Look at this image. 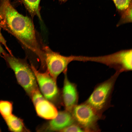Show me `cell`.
Segmentation results:
<instances>
[{"mask_svg":"<svg viewBox=\"0 0 132 132\" xmlns=\"http://www.w3.org/2000/svg\"><path fill=\"white\" fill-rule=\"evenodd\" d=\"M1 27L15 37L26 48L41 56L43 52L37 40L32 19L20 14L9 0H0Z\"/></svg>","mask_w":132,"mask_h":132,"instance_id":"6da1fadb","label":"cell"},{"mask_svg":"<svg viewBox=\"0 0 132 132\" xmlns=\"http://www.w3.org/2000/svg\"><path fill=\"white\" fill-rule=\"evenodd\" d=\"M121 73L116 71L109 78L96 85L90 96L85 101L99 114L111 107V101L115 82Z\"/></svg>","mask_w":132,"mask_h":132,"instance_id":"7a4b0ae2","label":"cell"},{"mask_svg":"<svg viewBox=\"0 0 132 132\" xmlns=\"http://www.w3.org/2000/svg\"><path fill=\"white\" fill-rule=\"evenodd\" d=\"M3 57L14 72L17 80L30 97L32 93L39 88L35 75L24 61L13 55L6 54Z\"/></svg>","mask_w":132,"mask_h":132,"instance_id":"3957f363","label":"cell"},{"mask_svg":"<svg viewBox=\"0 0 132 132\" xmlns=\"http://www.w3.org/2000/svg\"><path fill=\"white\" fill-rule=\"evenodd\" d=\"M71 112L75 122L84 132L100 131L98 122L104 118V116L99 114L85 101L76 105Z\"/></svg>","mask_w":132,"mask_h":132,"instance_id":"277c9868","label":"cell"},{"mask_svg":"<svg viewBox=\"0 0 132 132\" xmlns=\"http://www.w3.org/2000/svg\"><path fill=\"white\" fill-rule=\"evenodd\" d=\"M30 67L36 80L39 88L45 99L56 106L62 105L61 92L56 84V81L51 76L46 70L44 72L37 70L32 64Z\"/></svg>","mask_w":132,"mask_h":132,"instance_id":"5b68a950","label":"cell"},{"mask_svg":"<svg viewBox=\"0 0 132 132\" xmlns=\"http://www.w3.org/2000/svg\"><path fill=\"white\" fill-rule=\"evenodd\" d=\"M43 49L47 70L56 81L59 75L67 68L70 62L74 61H82V56H63L53 51L47 46H43Z\"/></svg>","mask_w":132,"mask_h":132,"instance_id":"8992f818","label":"cell"},{"mask_svg":"<svg viewBox=\"0 0 132 132\" xmlns=\"http://www.w3.org/2000/svg\"><path fill=\"white\" fill-rule=\"evenodd\" d=\"M96 62L113 68L120 73L132 70V49L122 50L114 54L96 57Z\"/></svg>","mask_w":132,"mask_h":132,"instance_id":"52a82bcc","label":"cell"},{"mask_svg":"<svg viewBox=\"0 0 132 132\" xmlns=\"http://www.w3.org/2000/svg\"><path fill=\"white\" fill-rule=\"evenodd\" d=\"M40 126V132L60 131L75 121L71 112L65 110L58 112L57 116Z\"/></svg>","mask_w":132,"mask_h":132,"instance_id":"ba28073f","label":"cell"},{"mask_svg":"<svg viewBox=\"0 0 132 132\" xmlns=\"http://www.w3.org/2000/svg\"><path fill=\"white\" fill-rule=\"evenodd\" d=\"M63 72L64 78L63 87L61 92L62 105L65 110L70 112L76 105L77 104L78 94L77 85L71 82L67 77V68Z\"/></svg>","mask_w":132,"mask_h":132,"instance_id":"9c48e42d","label":"cell"},{"mask_svg":"<svg viewBox=\"0 0 132 132\" xmlns=\"http://www.w3.org/2000/svg\"><path fill=\"white\" fill-rule=\"evenodd\" d=\"M34 106L37 114L42 118L50 120L57 115L58 111L56 106L45 98L39 101Z\"/></svg>","mask_w":132,"mask_h":132,"instance_id":"30bf717a","label":"cell"},{"mask_svg":"<svg viewBox=\"0 0 132 132\" xmlns=\"http://www.w3.org/2000/svg\"><path fill=\"white\" fill-rule=\"evenodd\" d=\"M18 0L24 5L32 19L36 16L42 21L40 13L41 7L40 5L41 0Z\"/></svg>","mask_w":132,"mask_h":132,"instance_id":"8fae6325","label":"cell"},{"mask_svg":"<svg viewBox=\"0 0 132 132\" xmlns=\"http://www.w3.org/2000/svg\"><path fill=\"white\" fill-rule=\"evenodd\" d=\"M9 129L15 132H20L24 130V126L22 121L13 115L4 118Z\"/></svg>","mask_w":132,"mask_h":132,"instance_id":"7c38bea8","label":"cell"},{"mask_svg":"<svg viewBox=\"0 0 132 132\" xmlns=\"http://www.w3.org/2000/svg\"><path fill=\"white\" fill-rule=\"evenodd\" d=\"M12 103L7 101L0 100V113L4 118L12 114Z\"/></svg>","mask_w":132,"mask_h":132,"instance_id":"4fadbf2b","label":"cell"},{"mask_svg":"<svg viewBox=\"0 0 132 132\" xmlns=\"http://www.w3.org/2000/svg\"><path fill=\"white\" fill-rule=\"evenodd\" d=\"M117 11L121 15L132 4V0H112Z\"/></svg>","mask_w":132,"mask_h":132,"instance_id":"5bb4252c","label":"cell"},{"mask_svg":"<svg viewBox=\"0 0 132 132\" xmlns=\"http://www.w3.org/2000/svg\"><path fill=\"white\" fill-rule=\"evenodd\" d=\"M132 4L121 14L120 19L117 24V26L125 23L132 22Z\"/></svg>","mask_w":132,"mask_h":132,"instance_id":"9a60e30c","label":"cell"},{"mask_svg":"<svg viewBox=\"0 0 132 132\" xmlns=\"http://www.w3.org/2000/svg\"><path fill=\"white\" fill-rule=\"evenodd\" d=\"M60 132H84L82 128L76 122L64 129Z\"/></svg>","mask_w":132,"mask_h":132,"instance_id":"2e32d148","label":"cell"},{"mask_svg":"<svg viewBox=\"0 0 132 132\" xmlns=\"http://www.w3.org/2000/svg\"><path fill=\"white\" fill-rule=\"evenodd\" d=\"M34 105L40 100L45 98L39 88L33 91L30 96Z\"/></svg>","mask_w":132,"mask_h":132,"instance_id":"e0dca14e","label":"cell"},{"mask_svg":"<svg viewBox=\"0 0 132 132\" xmlns=\"http://www.w3.org/2000/svg\"><path fill=\"white\" fill-rule=\"evenodd\" d=\"M1 20V17L0 15V22ZM1 27L0 26V42L3 44L5 47L6 49L7 50L9 54L11 55H12V53L11 50L9 49L8 46L1 32Z\"/></svg>","mask_w":132,"mask_h":132,"instance_id":"ac0fdd59","label":"cell"},{"mask_svg":"<svg viewBox=\"0 0 132 132\" xmlns=\"http://www.w3.org/2000/svg\"><path fill=\"white\" fill-rule=\"evenodd\" d=\"M6 53L0 44V56L3 57Z\"/></svg>","mask_w":132,"mask_h":132,"instance_id":"d6986e66","label":"cell"},{"mask_svg":"<svg viewBox=\"0 0 132 132\" xmlns=\"http://www.w3.org/2000/svg\"><path fill=\"white\" fill-rule=\"evenodd\" d=\"M68 0H58L61 3H64L67 1Z\"/></svg>","mask_w":132,"mask_h":132,"instance_id":"ffe728a7","label":"cell"}]
</instances>
